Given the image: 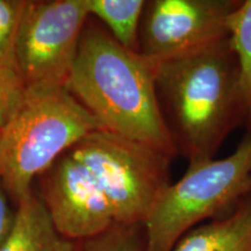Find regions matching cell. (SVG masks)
<instances>
[{
  "mask_svg": "<svg viewBox=\"0 0 251 251\" xmlns=\"http://www.w3.org/2000/svg\"><path fill=\"white\" fill-rule=\"evenodd\" d=\"M156 93L177 156L197 166L215 159L229 134L246 126L247 106L230 36L156 63Z\"/></svg>",
  "mask_w": 251,
  "mask_h": 251,
  "instance_id": "6da1fadb",
  "label": "cell"
},
{
  "mask_svg": "<svg viewBox=\"0 0 251 251\" xmlns=\"http://www.w3.org/2000/svg\"><path fill=\"white\" fill-rule=\"evenodd\" d=\"M67 87L102 129L176 158L156 93V63L125 48L99 25L81 34Z\"/></svg>",
  "mask_w": 251,
  "mask_h": 251,
  "instance_id": "7a4b0ae2",
  "label": "cell"
},
{
  "mask_svg": "<svg viewBox=\"0 0 251 251\" xmlns=\"http://www.w3.org/2000/svg\"><path fill=\"white\" fill-rule=\"evenodd\" d=\"M101 126L65 85L27 87L1 128L0 180L17 203L37 175Z\"/></svg>",
  "mask_w": 251,
  "mask_h": 251,
  "instance_id": "3957f363",
  "label": "cell"
},
{
  "mask_svg": "<svg viewBox=\"0 0 251 251\" xmlns=\"http://www.w3.org/2000/svg\"><path fill=\"white\" fill-rule=\"evenodd\" d=\"M251 191V133L230 155L188 166L143 221L147 251H171L203 220L231 208Z\"/></svg>",
  "mask_w": 251,
  "mask_h": 251,
  "instance_id": "277c9868",
  "label": "cell"
},
{
  "mask_svg": "<svg viewBox=\"0 0 251 251\" xmlns=\"http://www.w3.org/2000/svg\"><path fill=\"white\" fill-rule=\"evenodd\" d=\"M70 153L98 183L117 224H143L172 184V157L102 128L86 135Z\"/></svg>",
  "mask_w": 251,
  "mask_h": 251,
  "instance_id": "5b68a950",
  "label": "cell"
},
{
  "mask_svg": "<svg viewBox=\"0 0 251 251\" xmlns=\"http://www.w3.org/2000/svg\"><path fill=\"white\" fill-rule=\"evenodd\" d=\"M89 17L87 0L27 2L15 47L26 87L67 86Z\"/></svg>",
  "mask_w": 251,
  "mask_h": 251,
  "instance_id": "8992f818",
  "label": "cell"
},
{
  "mask_svg": "<svg viewBox=\"0 0 251 251\" xmlns=\"http://www.w3.org/2000/svg\"><path fill=\"white\" fill-rule=\"evenodd\" d=\"M240 4L241 0L147 1L139 51L159 63L228 39L229 20Z\"/></svg>",
  "mask_w": 251,
  "mask_h": 251,
  "instance_id": "52a82bcc",
  "label": "cell"
},
{
  "mask_svg": "<svg viewBox=\"0 0 251 251\" xmlns=\"http://www.w3.org/2000/svg\"><path fill=\"white\" fill-rule=\"evenodd\" d=\"M42 201L58 233L75 242L96 236L115 224L101 188L71 153L52 169Z\"/></svg>",
  "mask_w": 251,
  "mask_h": 251,
  "instance_id": "ba28073f",
  "label": "cell"
},
{
  "mask_svg": "<svg viewBox=\"0 0 251 251\" xmlns=\"http://www.w3.org/2000/svg\"><path fill=\"white\" fill-rule=\"evenodd\" d=\"M171 251H251V191L227 215L187 231Z\"/></svg>",
  "mask_w": 251,
  "mask_h": 251,
  "instance_id": "9c48e42d",
  "label": "cell"
},
{
  "mask_svg": "<svg viewBox=\"0 0 251 251\" xmlns=\"http://www.w3.org/2000/svg\"><path fill=\"white\" fill-rule=\"evenodd\" d=\"M78 242L55 228L42 199L31 192L18 202L15 222L0 251H77Z\"/></svg>",
  "mask_w": 251,
  "mask_h": 251,
  "instance_id": "30bf717a",
  "label": "cell"
},
{
  "mask_svg": "<svg viewBox=\"0 0 251 251\" xmlns=\"http://www.w3.org/2000/svg\"><path fill=\"white\" fill-rule=\"evenodd\" d=\"M144 0H87L90 15L102 23L106 29L125 48L139 51L140 27Z\"/></svg>",
  "mask_w": 251,
  "mask_h": 251,
  "instance_id": "8fae6325",
  "label": "cell"
},
{
  "mask_svg": "<svg viewBox=\"0 0 251 251\" xmlns=\"http://www.w3.org/2000/svg\"><path fill=\"white\" fill-rule=\"evenodd\" d=\"M230 42L240 67L247 106L246 127L251 133V0H243L229 20Z\"/></svg>",
  "mask_w": 251,
  "mask_h": 251,
  "instance_id": "7c38bea8",
  "label": "cell"
},
{
  "mask_svg": "<svg viewBox=\"0 0 251 251\" xmlns=\"http://www.w3.org/2000/svg\"><path fill=\"white\" fill-rule=\"evenodd\" d=\"M77 251H147L144 225L115 222L102 233L78 242Z\"/></svg>",
  "mask_w": 251,
  "mask_h": 251,
  "instance_id": "4fadbf2b",
  "label": "cell"
},
{
  "mask_svg": "<svg viewBox=\"0 0 251 251\" xmlns=\"http://www.w3.org/2000/svg\"><path fill=\"white\" fill-rule=\"evenodd\" d=\"M28 1L0 0V68L17 69L15 47Z\"/></svg>",
  "mask_w": 251,
  "mask_h": 251,
  "instance_id": "5bb4252c",
  "label": "cell"
},
{
  "mask_svg": "<svg viewBox=\"0 0 251 251\" xmlns=\"http://www.w3.org/2000/svg\"><path fill=\"white\" fill-rule=\"evenodd\" d=\"M26 84L18 70L0 68V126L4 127L23 101Z\"/></svg>",
  "mask_w": 251,
  "mask_h": 251,
  "instance_id": "9a60e30c",
  "label": "cell"
},
{
  "mask_svg": "<svg viewBox=\"0 0 251 251\" xmlns=\"http://www.w3.org/2000/svg\"><path fill=\"white\" fill-rule=\"evenodd\" d=\"M15 222V212L12 211L7 200V192L0 180V247L11 234Z\"/></svg>",
  "mask_w": 251,
  "mask_h": 251,
  "instance_id": "2e32d148",
  "label": "cell"
},
{
  "mask_svg": "<svg viewBox=\"0 0 251 251\" xmlns=\"http://www.w3.org/2000/svg\"><path fill=\"white\" fill-rule=\"evenodd\" d=\"M0 136H1V126H0Z\"/></svg>",
  "mask_w": 251,
  "mask_h": 251,
  "instance_id": "e0dca14e",
  "label": "cell"
}]
</instances>
